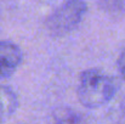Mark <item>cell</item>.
I'll use <instances>...</instances> for the list:
<instances>
[{
  "instance_id": "1",
  "label": "cell",
  "mask_w": 125,
  "mask_h": 124,
  "mask_svg": "<svg viewBox=\"0 0 125 124\" xmlns=\"http://www.w3.org/2000/svg\"><path fill=\"white\" fill-rule=\"evenodd\" d=\"M119 89V82L98 68L82 72L78 85V99L87 108H97L111 101Z\"/></svg>"
},
{
  "instance_id": "2",
  "label": "cell",
  "mask_w": 125,
  "mask_h": 124,
  "mask_svg": "<svg viewBox=\"0 0 125 124\" xmlns=\"http://www.w3.org/2000/svg\"><path fill=\"white\" fill-rule=\"evenodd\" d=\"M87 11L85 0H66L46 21V28L53 37H62L73 31Z\"/></svg>"
},
{
  "instance_id": "3",
  "label": "cell",
  "mask_w": 125,
  "mask_h": 124,
  "mask_svg": "<svg viewBox=\"0 0 125 124\" xmlns=\"http://www.w3.org/2000/svg\"><path fill=\"white\" fill-rule=\"evenodd\" d=\"M23 60L22 50L12 41H0V79L10 78Z\"/></svg>"
},
{
  "instance_id": "4",
  "label": "cell",
  "mask_w": 125,
  "mask_h": 124,
  "mask_svg": "<svg viewBox=\"0 0 125 124\" xmlns=\"http://www.w3.org/2000/svg\"><path fill=\"white\" fill-rule=\"evenodd\" d=\"M18 108V99L15 91L0 85V124L6 122Z\"/></svg>"
},
{
  "instance_id": "5",
  "label": "cell",
  "mask_w": 125,
  "mask_h": 124,
  "mask_svg": "<svg viewBox=\"0 0 125 124\" xmlns=\"http://www.w3.org/2000/svg\"><path fill=\"white\" fill-rule=\"evenodd\" d=\"M55 124H86V121L78 111L71 107H57L52 113Z\"/></svg>"
},
{
  "instance_id": "6",
  "label": "cell",
  "mask_w": 125,
  "mask_h": 124,
  "mask_svg": "<svg viewBox=\"0 0 125 124\" xmlns=\"http://www.w3.org/2000/svg\"><path fill=\"white\" fill-rule=\"evenodd\" d=\"M118 69H119V73H120L122 78L125 80V47L120 52L119 58H118Z\"/></svg>"
}]
</instances>
